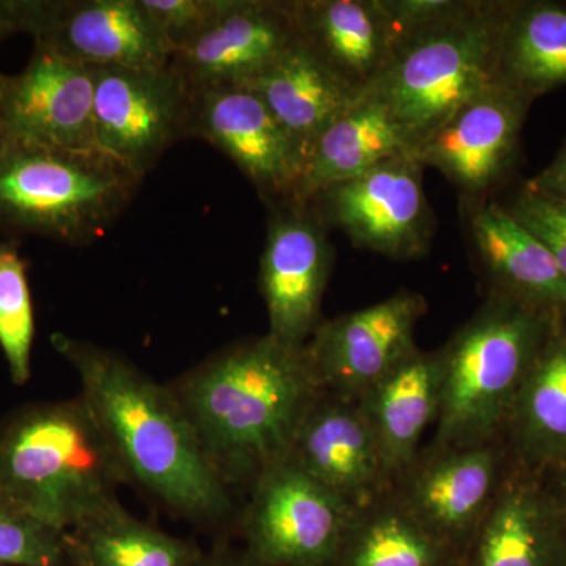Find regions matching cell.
I'll return each mask as SVG.
<instances>
[{
  "label": "cell",
  "mask_w": 566,
  "mask_h": 566,
  "mask_svg": "<svg viewBox=\"0 0 566 566\" xmlns=\"http://www.w3.org/2000/svg\"><path fill=\"white\" fill-rule=\"evenodd\" d=\"M490 293L566 319V275L553 252L493 199L464 203Z\"/></svg>",
  "instance_id": "cell-20"
},
{
  "label": "cell",
  "mask_w": 566,
  "mask_h": 566,
  "mask_svg": "<svg viewBox=\"0 0 566 566\" xmlns=\"http://www.w3.org/2000/svg\"><path fill=\"white\" fill-rule=\"evenodd\" d=\"M142 178L102 150H59L0 136V223L73 245L99 240Z\"/></svg>",
  "instance_id": "cell-6"
},
{
  "label": "cell",
  "mask_w": 566,
  "mask_h": 566,
  "mask_svg": "<svg viewBox=\"0 0 566 566\" xmlns=\"http://www.w3.org/2000/svg\"><path fill=\"white\" fill-rule=\"evenodd\" d=\"M125 469L84 398L28 406L0 427V504L69 534L118 504Z\"/></svg>",
  "instance_id": "cell-3"
},
{
  "label": "cell",
  "mask_w": 566,
  "mask_h": 566,
  "mask_svg": "<svg viewBox=\"0 0 566 566\" xmlns=\"http://www.w3.org/2000/svg\"><path fill=\"white\" fill-rule=\"evenodd\" d=\"M403 153H415V148L392 112L381 99L364 93L315 142L305 159L294 203H308L327 186L357 177Z\"/></svg>",
  "instance_id": "cell-25"
},
{
  "label": "cell",
  "mask_w": 566,
  "mask_h": 566,
  "mask_svg": "<svg viewBox=\"0 0 566 566\" xmlns=\"http://www.w3.org/2000/svg\"><path fill=\"white\" fill-rule=\"evenodd\" d=\"M25 28L70 61L87 66L158 70L174 50L142 0H73L28 7Z\"/></svg>",
  "instance_id": "cell-15"
},
{
  "label": "cell",
  "mask_w": 566,
  "mask_h": 566,
  "mask_svg": "<svg viewBox=\"0 0 566 566\" xmlns=\"http://www.w3.org/2000/svg\"><path fill=\"white\" fill-rule=\"evenodd\" d=\"M510 460L505 436L474 446L430 442L394 476L389 493L460 556L493 504Z\"/></svg>",
  "instance_id": "cell-10"
},
{
  "label": "cell",
  "mask_w": 566,
  "mask_h": 566,
  "mask_svg": "<svg viewBox=\"0 0 566 566\" xmlns=\"http://www.w3.org/2000/svg\"><path fill=\"white\" fill-rule=\"evenodd\" d=\"M543 472H545L547 483H549L551 490L556 495L558 505H560L562 512H564L566 517V468Z\"/></svg>",
  "instance_id": "cell-35"
},
{
  "label": "cell",
  "mask_w": 566,
  "mask_h": 566,
  "mask_svg": "<svg viewBox=\"0 0 566 566\" xmlns=\"http://www.w3.org/2000/svg\"><path fill=\"white\" fill-rule=\"evenodd\" d=\"M189 136L229 156L273 208L292 203L304 161L266 104L248 85L193 92Z\"/></svg>",
  "instance_id": "cell-14"
},
{
  "label": "cell",
  "mask_w": 566,
  "mask_h": 566,
  "mask_svg": "<svg viewBox=\"0 0 566 566\" xmlns=\"http://www.w3.org/2000/svg\"><path fill=\"white\" fill-rule=\"evenodd\" d=\"M423 170L415 153H403L327 186L308 203L324 226L342 230L356 248L400 262L422 259L436 229Z\"/></svg>",
  "instance_id": "cell-8"
},
{
  "label": "cell",
  "mask_w": 566,
  "mask_h": 566,
  "mask_svg": "<svg viewBox=\"0 0 566 566\" xmlns=\"http://www.w3.org/2000/svg\"><path fill=\"white\" fill-rule=\"evenodd\" d=\"M531 106L499 82L420 142L416 158L444 175L463 205L491 199L515 167Z\"/></svg>",
  "instance_id": "cell-13"
},
{
  "label": "cell",
  "mask_w": 566,
  "mask_h": 566,
  "mask_svg": "<svg viewBox=\"0 0 566 566\" xmlns=\"http://www.w3.org/2000/svg\"><path fill=\"white\" fill-rule=\"evenodd\" d=\"M427 312L422 294L398 290L379 303L323 319L304 346L319 389L363 397L419 352L416 331Z\"/></svg>",
  "instance_id": "cell-11"
},
{
  "label": "cell",
  "mask_w": 566,
  "mask_h": 566,
  "mask_svg": "<svg viewBox=\"0 0 566 566\" xmlns=\"http://www.w3.org/2000/svg\"><path fill=\"white\" fill-rule=\"evenodd\" d=\"M205 457L230 490L249 493L289 457L294 434L322 392L305 348L271 335L216 353L169 385Z\"/></svg>",
  "instance_id": "cell-2"
},
{
  "label": "cell",
  "mask_w": 566,
  "mask_h": 566,
  "mask_svg": "<svg viewBox=\"0 0 566 566\" xmlns=\"http://www.w3.org/2000/svg\"><path fill=\"white\" fill-rule=\"evenodd\" d=\"M455 549L389 493L354 510L331 566H458Z\"/></svg>",
  "instance_id": "cell-27"
},
{
  "label": "cell",
  "mask_w": 566,
  "mask_h": 566,
  "mask_svg": "<svg viewBox=\"0 0 566 566\" xmlns=\"http://www.w3.org/2000/svg\"><path fill=\"white\" fill-rule=\"evenodd\" d=\"M506 211L553 252L566 275V202L526 182Z\"/></svg>",
  "instance_id": "cell-31"
},
{
  "label": "cell",
  "mask_w": 566,
  "mask_h": 566,
  "mask_svg": "<svg viewBox=\"0 0 566 566\" xmlns=\"http://www.w3.org/2000/svg\"><path fill=\"white\" fill-rule=\"evenodd\" d=\"M505 439L512 455L532 468H566V319H556L539 346Z\"/></svg>",
  "instance_id": "cell-24"
},
{
  "label": "cell",
  "mask_w": 566,
  "mask_h": 566,
  "mask_svg": "<svg viewBox=\"0 0 566 566\" xmlns=\"http://www.w3.org/2000/svg\"><path fill=\"white\" fill-rule=\"evenodd\" d=\"M293 7L300 40L364 95L385 70L397 43L382 0H293Z\"/></svg>",
  "instance_id": "cell-21"
},
{
  "label": "cell",
  "mask_w": 566,
  "mask_h": 566,
  "mask_svg": "<svg viewBox=\"0 0 566 566\" xmlns=\"http://www.w3.org/2000/svg\"><path fill=\"white\" fill-rule=\"evenodd\" d=\"M91 69L96 147L144 178L167 148L189 137L191 92L170 65Z\"/></svg>",
  "instance_id": "cell-9"
},
{
  "label": "cell",
  "mask_w": 566,
  "mask_h": 566,
  "mask_svg": "<svg viewBox=\"0 0 566 566\" xmlns=\"http://www.w3.org/2000/svg\"><path fill=\"white\" fill-rule=\"evenodd\" d=\"M557 316L488 293L439 353L441 394L431 444L474 446L504 438L506 423Z\"/></svg>",
  "instance_id": "cell-5"
},
{
  "label": "cell",
  "mask_w": 566,
  "mask_h": 566,
  "mask_svg": "<svg viewBox=\"0 0 566 566\" xmlns=\"http://www.w3.org/2000/svg\"><path fill=\"white\" fill-rule=\"evenodd\" d=\"M513 0H461L442 20L406 33L365 93L389 107L412 148L499 84V54Z\"/></svg>",
  "instance_id": "cell-4"
},
{
  "label": "cell",
  "mask_w": 566,
  "mask_h": 566,
  "mask_svg": "<svg viewBox=\"0 0 566 566\" xmlns=\"http://www.w3.org/2000/svg\"><path fill=\"white\" fill-rule=\"evenodd\" d=\"M65 534L0 504V566H61Z\"/></svg>",
  "instance_id": "cell-30"
},
{
  "label": "cell",
  "mask_w": 566,
  "mask_h": 566,
  "mask_svg": "<svg viewBox=\"0 0 566 566\" xmlns=\"http://www.w3.org/2000/svg\"><path fill=\"white\" fill-rule=\"evenodd\" d=\"M35 316L24 260L11 244L0 243V348L11 379L22 386L31 376Z\"/></svg>",
  "instance_id": "cell-29"
},
{
  "label": "cell",
  "mask_w": 566,
  "mask_h": 566,
  "mask_svg": "<svg viewBox=\"0 0 566 566\" xmlns=\"http://www.w3.org/2000/svg\"><path fill=\"white\" fill-rule=\"evenodd\" d=\"M0 136L59 150H98L91 66L39 44L24 73L6 80Z\"/></svg>",
  "instance_id": "cell-17"
},
{
  "label": "cell",
  "mask_w": 566,
  "mask_h": 566,
  "mask_svg": "<svg viewBox=\"0 0 566 566\" xmlns=\"http://www.w3.org/2000/svg\"><path fill=\"white\" fill-rule=\"evenodd\" d=\"M354 506L289 457L249 490L241 515L253 566H331Z\"/></svg>",
  "instance_id": "cell-7"
},
{
  "label": "cell",
  "mask_w": 566,
  "mask_h": 566,
  "mask_svg": "<svg viewBox=\"0 0 566 566\" xmlns=\"http://www.w3.org/2000/svg\"><path fill=\"white\" fill-rule=\"evenodd\" d=\"M297 41L293 0H229L210 28L175 52L170 66L191 93L248 85Z\"/></svg>",
  "instance_id": "cell-16"
},
{
  "label": "cell",
  "mask_w": 566,
  "mask_h": 566,
  "mask_svg": "<svg viewBox=\"0 0 566 566\" xmlns=\"http://www.w3.org/2000/svg\"><path fill=\"white\" fill-rule=\"evenodd\" d=\"M3 87H6V80L0 76V98H2Z\"/></svg>",
  "instance_id": "cell-37"
},
{
  "label": "cell",
  "mask_w": 566,
  "mask_h": 566,
  "mask_svg": "<svg viewBox=\"0 0 566 566\" xmlns=\"http://www.w3.org/2000/svg\"><path fill=\"white\" fill-rule=\"evenodd\" d=\"M193 566H253L251 560L245 557V554L241 558H230V557H214V558H203L200 556L199 560L196 562Z\"/></svg>",
  "instance_id": "cell-36"
},
{
  "label": "cell",
  "mask_w": 566,
  "mask_h": 566,
  "mask_svg": "<svg viewBox=\"0 0 566 566\" xmlns=\"http://www.w3.org/2000/svg\"><path fill=\"white\" fill-rule=\"evenodd\" d=\"M392 21L397 41L406 33L419 31L461 6V0H382Z\"/></svg>",
  "instance_id": "cell-33"
},
{
  "label": "cell",
  "mask_w": 566,
  "mask_h": 566,
  "mask_svg": "<svg viewBox=\"0 0 566 566\" xmlns=\"http://www.w3.org/2000/svg\"><path fill=\"white\" fill-rule=\"evenodd\" d=\"M76 566H193L202 554L189 543L142 523L118 504L65 534Z\"/></svg>",
  "instance_id": "cell-28"
},
{
  "label": "cell",
  "mask_w": 566,
  "mask_h": 566,
  "mask_svg": "<svg viewBox=\"0 0 566 566\" xmlns=\"http://www.w3.org/2000/svg\"><path fill=\"white\" fill-rule=\"evenodd\" d=\"M499 82L534 103L566 85V3L513 0L499 54Z\"/></svg>",
  "instance_id": "cell-26"
},
{
  "label": "cell",
  "mask_w": 566,
  "mask_h": 566,
  "mask_svg": "<svg viewBox=\"0 0 566 566\" xmlns=\"http://www.w3.org/2000/svg\"><path fill=\"white\" fill-rule=\"evenodd\" d=\"M175 52L191 43L229 6V0H142Z\"/></svg>",
  "instance_id": "cell-32"
},
{
  "label": "cell",
  "mask_w": 566,
  "mask_h": 566,
  "mask_svg": "<svg viewBox=\"0 0 566 566\" xmlns=\"http://www.w3.org/2000/svg\"><path fill=\"white\" fill-rule=\"evenodd\" d=\"M441 394L439 353L412 354L392 374L359 398L381 452L389 483L419 452L420 441L436 423ZM390 486V485H389Z\"/></svg>",
  "instance_id": "cell-23"
},
{
  "label": "cell",
  "mask_w": 566,
  "mask_h": 566,
  "mask_svg": "<svg viewBox=\"0 0 566 566\" xmlns=\"http://www.w3.org/2000/svg\"><path fill=\"white\" fill-rule=\"evenodd\" d=\"M248 87L266 104L304 164L318 137L363 96L301 40Z\"/></svg>",
  "instance_id": "cell-22"
},
{
  "label": "cell",
  "mask_w": 566,
  "mask_h": 566,
  "mask_svg": "<svg viewBox=\"0 0 566 566\" xmlns=\"http://www.w3.org/2000/svg\"><path fill=\"white\" fill-rule=\"evenodd\" d=\"M458 566H566V517L542 469L512 455Z\"/></svg>",
  "instance_id": "cell-18"
},
{
  "label": "cell",
  "mask_w": 566,
  "mask_h": 566,
  "mask_svg": "<svg viewBox=\"0 0 566 566\" xmlns=\"http://www.w3.org/2000/svg\"><path fill=\"white\" fill-rule=\"evenodd\" d=\"M289 458L354 509L389 490L381 452L359 398L322 390L294 434Z\"/></svg>",
  "instance_id": "cell-19"
},
{
  "label": "cell",
  "mask_w": 566,
  "mask_h": 566,
  "mask_svg": "<svg viewBox=\"0 0 566 566\" xmlns=\"http://www.w3.org/2000/svg\"><path fill=\"white\" fill-rule=\"evenodd\" d=\"M270 210L259 275L270 319L268 335L303 348L323 322L333 248L327 227L311 203H283Z\"/></svg>",
  "instance_id": "cell-12"
},
{
  "label": "cell",
  "mask_w": 566,
  "mask_h": 566,
  "mask_svg": "<svg viewBox=\"0 0 566 566\" xmlns=\"http://www.w3.org/2000/svg\"><path fill=\"white\" fill-rule=\"evenodd\" d=\"M52 344L81 379V397L102 427L129 483L175 515L223 523L234 513L232 490L205 457L169 386L122 354L55 334Z\"/></svg>",
  "instance_id": "cell-1"
},
{
  "label": "cell",
  "mask_w": 566,
  "mask_h": 566,
  "mask_svg": "<svg viewBox=\"0 0 566 566\" xmlns=\"http://www.w3.org/2000/svg\"><path fill=\"white\" fill-rule=\"evenodd\" d=\"M528 182L539 191L553 193L566 202V142L556 159Z\"/></svg>",
  "instance_id": "cell-34"
}]
</instances>
